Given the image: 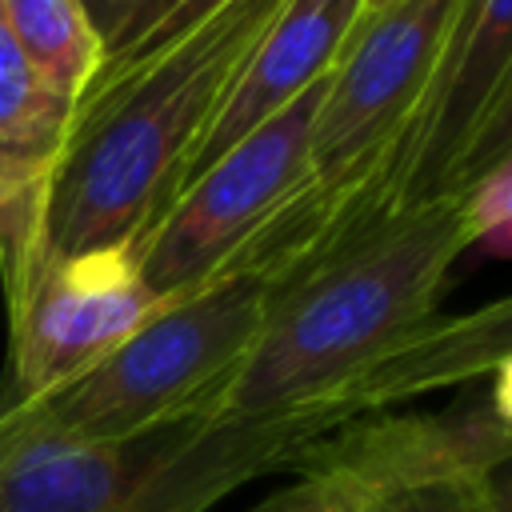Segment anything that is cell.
<instances>
[{
	"mask_svg": "<svg viewBox=\"0 0 512 512\" xmlns=\"http://www.w3.org/2000/svg\"><path fill=\"white\" fill-rule=\"evenodd\" d=\"M280 4L228 0L184 40L80 96L32 200L24 252L4 276V292L44 260L92 248H140Z\"/></svg>",
	"mask_w": 512,
	"mask_h": 512,
	"instance_id": "cell-1",
	"label": "cell"
},
{
	"mask_svg": "<svg viewBox=\"0 0 512 512\" xmlns=\"http://www.w3.org/2000/svg\"><path fill=\"white\" fill-rule=\"evenodd\" d=\"M464 248L472 244L460 192H448L404 204L272 284L260 332L212 396L208 416H260L312 404L344 420L372 416V400L352 380L436 324L440 292Z\"/></svg>",
	"mask_w": 512,
	"mask_h": 512,
	"instance_id": "cell-2",
	"label": "cell"
},
{
	"mask_svg": "<svg viewBox=\"0 0 512 512\" xmlns=\"http://www.w3.org/2000/svg\"><path fill=\"white\" fill-rule=\"evenodd\" d=\"M268 304L260 272H224L164 300L124 344L64 388L0 408V452L36 440H128L160 424L208 416L252 348Z\"/></svg>",
	"mask_w": 512,
	"mask_h": 512,
	"instance_id": "cell-3",
	"label": "cell"
},
{
	"mask_svg": "<svg viewBox=\"0 0 512 512\" xmlns=\"http://www.w3.org/2000/svg\"><path fill=\"white\" fill-rule=\"evenodd\" d=\"M324 80L236 140L160 212L136 248L140 276L160 300L224 276L248 240L308 184V140Z\"/></svg>",
	"mask_w": 512,
	"mask_h": 512,
	"instance_id": "cell-4",
	"label": "cell"
},
{
	"mask_svg": "<svg viewBox=\"0 0 512 512\" xmlns=\"http://www.w3.org/2000/svg\"><path fill=\"white\" fill-rule=\"evenodd\" d=\"M460 16L464 0H400L380 12H360L324 80L304 188L344 180L428 120Z\"/></svg>",
	"mask_w": 512,
	"mask_h": 512,
	"instance_id": "cell-5",
	"label": "cell"
},
{
	"mask_svg": "<svg viewBox=\"0 0 512 512\" xmlns=\"http://www.w3.org/2000/svg\"><path fill=\"white\" fill-rule=\"evenodd\" d=\"M8 380L0 408L40 400L100 364L164 300L132 248H92L28 268L8 292Z\"/></svg>",
	"mask_w": 512,
	"mask_h": 512,
	"instance_id": "cell-6",
	"label": "cell"
},
{
	"mask_svg": "<svg viewBox=\"0 0 512 512\" xmlns=\"http://www.w3.org/2000/svg\"><path fill=\"white\" fill-rule=\"evenodd\" d=\"M512 160V0H464L440 64L408 204L460 192Z\"/></svg>",
	"mask_w": 512,
	"mask_h": 512,
	"instance_id": "cell-7",
	"label": "cell"
},
{
	"mask_svg": "<svg viewBox=\"0 0 512 512\" xmlns=\"http://www.w3.org/2000/svg\"><path fill=\"white\" fill-rule=\"evenodd\" d=\"M360 12H364V0H284L276 16L264 24V32L256 36V44L248 48L240 72L232 76L212 124L204 128L196 152L180 172L176 196L208 164H216L236 140H244L268 116L288 108L300 92L320 84L332 72Z\"/></svg>",
	"mask_w": 512,
	"mask_h": 512,
	"instance_id": "cell-8",
	"label": "cell"
},
{
	"mask_svg": "<svg viewBox=\"0 0 512 512\" xmlns=\"http://www.w3.org/2000/svg\"><path fill=\"white\" fill-rule=\"evenodd\" d=\"M72 100L52 92L0 20V276L20 264L32 200L60 152Z\"/></svg>",
	"mask_w": 512,
	"mask_h": 512,
	"instance_id": "cell-9",
	"label": "cell"
},
{
	"mask_svg": "<svg viewBox=\"0 0 512 512\" xmlns=\"http://www.w3.org/2000/svg\"><path fill=\"white\" fill-rule=\"evenodd\" d=\"M0 20L32 72L76 108L104 60L88 8L80 0H0Z\"/></svg>",
	"mask_w": 512,
	"mask_h": 512,
	"instance_id": "cell-10",
	"label": "cell"
},
{
	"mask_svg": "<svg viewBox=\"0 0 512 512\" xmlns=\"http://www.w3.org/2000/svg\"><path fill=\"white\" fill-rule=\"evenodd\" d=\"M228 0H132L120 16V24L112 28L108 44H104V60L88 84L100 88L108 80H116L120 72L136 68L140 60L164 52L168 44L184 40L196 24H204L208 16H216Z\"/></svg>",
	"mask_w": 512,
	"mask_h": 512,
	"instance_id": "cell-11",
	"label": "cell"
},
{
	"mask_svg": "<svg viewBox=\"0 0 512 512\" xmlns=\"http://www.w3.org/2000/svg\"><path fill=\"white\" fill-rule=\"evenodd\" d=\"M392 512H508L504 472L488 476H440L412 484L384 500Z\"/></svg>",
	"mask_w": 512,
	"mask_h": 512,
	"instance_id": "cell-12",
	"label": "cell"
},
{
	"mask_svg": "<svg viewBox=\"0 0 512 512\" xmlns=\"http://www.w3.org/2000/svg\"><path fill=\"white\" fill-rule=\"evenodd\" d=\"M508 172H512V160H500L488 172H480L472 184L460 188L468 244H480L492 256H504L508 240H512V184H508Z\"/></svg>",
	"mask_w": 512,
	"mask_h": 512,
	"instance_id": "cell-13",
	"label": "cell"
},
{
	"mask_svg": "<svg viewBox=\"0 0 512 512\" xmlns=\"http://www.w3.org/2000/svg\"><path fill=\"white\" fill-rule=\"evenodd\" d=\"M364 504H372V500L360 496L344 476L324 472V468H304V472H296V480L288 488L272 492L252 512H360Z\"/></svg>",
	"mask_w": 512,
	"mask_h": 512,
	"instance_id": "cell-14",
	"label": "cell"
},
{
	"mask_svg": "<svg viewBox=\"0 0 512 512\" xmlns=\"http://www.w3.org/2000/svg\"><path fill=\"white\" fill-rule=\"evenodd\" d=\"M80 4L88 8V16H92V24H96L100 40H108V36H112V28H116V8H112V0H80Z\"/></svg>",
	"mask_w": 512,
	"mask_h": 512,
	"instance_id": "cell-15",
	"label": "cell"
},
{
	"mask_svg": "<svg viewBox=\"0 0 512 512\" xmlns=\"http://www.w3.org/2000/svg\"><path fill=\"white\" fill-rule=\"evenodd\" d=\"M388 4H400V0H364V12H380V8H388Z\"/></svg>",
	"mask_w": 512,
	"mask_h": 512,
	"instance_id": "cell-16",
	"label": "cell"
},
{
	"mask_svg": "<svg viewBox=\"0 0 512 512\" xmlns=\"http://www.w3.org/2000/svg\"><path fill=\"white\" fill-rule=\"evenodd\" d=\"M360 512H392V508H388V504H384V500H372V504H364V508H360Z\"/></svg>",
	"mask_w": 512,
	"mask_h": 512,
	"instance_id": "cell-17",
	"label": "cell"
},
{
	"mask_svg": "<svg viewBox=\"0 0 512 512\" xmlns=\"http://www.w3.org/2000/svg\"><path fill=\"white\" fill-rule=\"evenodd\" d=\"M128 4H132V0H112V8H116V24H120V16H124ZM104 44H108V40H104Z\"/></svg>",
	"mask_w": 512,
	"mask_h": 512,
	"instance_id": "cell-18",
	"label": "cell"
}]
</instances>
